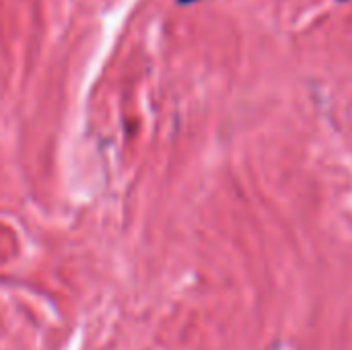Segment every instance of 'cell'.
Instances as JSON below:
<instances>
[{
  "label": "cell",
  "mask_w": 352,
  "mask_h": 350,
  "mask_svg": "<svg viewBox=\"0 0 352 350\" xmlns=\"http://www.w3.org/2000/svg\"><path fill=\"white\" fill-rule=\"evenodd\" d=\"M182 2H190V0H182Z\"/></svg>",
  "instance_id": "obj_1"
}]
</instances>
